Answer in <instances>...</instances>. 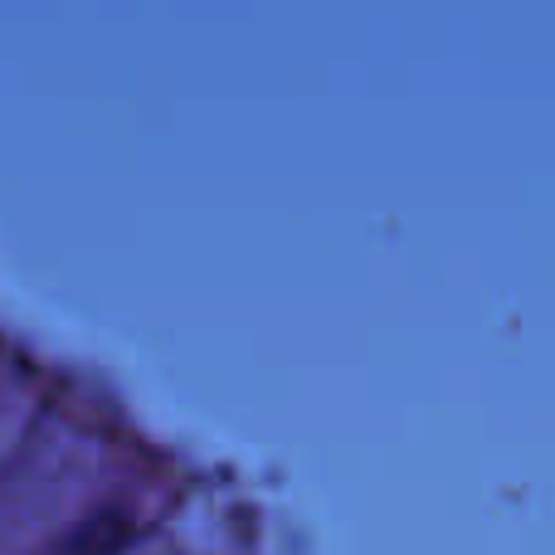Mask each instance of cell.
Returning a JSON list of instances; mask_svg holds the SVG:
<instances>
[{"instance_id":"6da1fadb","label":"cell","mask_w":555,"mask_h":555,"mask_svg":"<svg viewBox=\"0 0 555 555\" xmlns=\"http://www.w3.org/2000/svg\"><path fill=\"white\" fill-rule=\"evenodd\" d=\"M127 541H132V521L122 512H98L54 555H117V551H127Z\"/></svg>"}]
</instances>
